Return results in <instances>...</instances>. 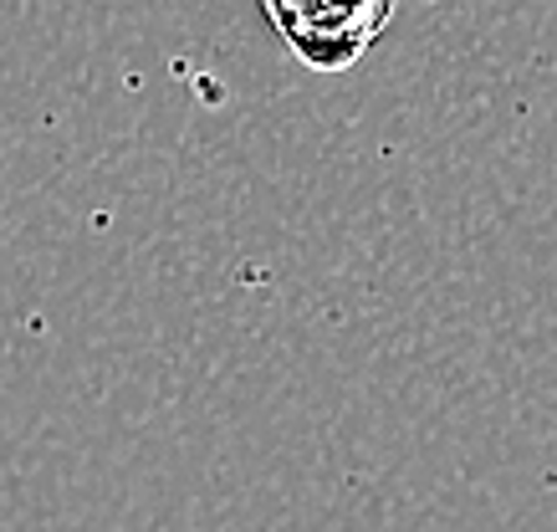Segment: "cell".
I'll use <instances>...</instances> for the list:
<instances>
[{"instance_id":"1","label":"cell","mask_w":557,"mask_h":532,"mask_svg":"<svg viewBox=\"0 0 557 532\" xmlns=\"http://www.w3.org/2000/svg\"><path fill=\"white\" fill-rule=\"evenodd\" d=\"M261 11L302 67L333 77L373 52L399 0H261Z\"/></svg>"}]
</instances>
